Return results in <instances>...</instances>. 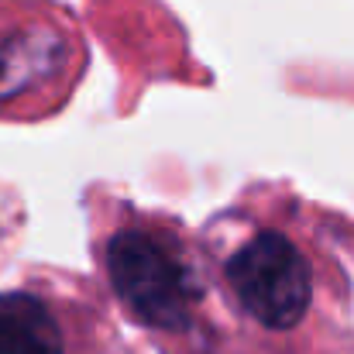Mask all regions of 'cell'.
I'll list each match as a JSON object with an SVG mask.
<instances>
[{
    "mask_svg": "<svg viewBox=\"0 0 354 354\" xmlns=\"http://www.w3.org/2000/svg\"><path fill=\"white\" fill-rule=\"evenodd\" d=\"M107 275L120 303L145 327L183 330L203 299V286L183 254L148 231H120L111 237Z\"/></svg>",
    "mask_w": 354,
    "mask_h": 354,
    "instance_id": "obj_1",
    "label": "cell"
},
{
    "mask_svg": "<svg viewBox=\"0 0 354 354\" xmlns=\"http://www.w3.org/2000/svg\"><path fill=\"white\" fill-rule=\"evenodd\" d=\"M227 282L248 317L268 330H292L313 303V272L303 251L279 231L254 234L227 258Z\"/></svg>",
    "mask_w": 354,
    "mask_h": 354,
    "instance_id": "obj_2",
    "label": "cell"
},
{
    "mask_svg": "<svg viewBox=\"0 0 354 354\" xmlns=\"http://www.w3.org/2000/svg\"><path fill=\"white\" fill-rule=\"evenodd\" d=\"M73 59V35L52 21H24L0 28V104L66 73Z\"/></svg>",
    "mask_w": 354,
    "mask_h": 354,
    "instance_id": "obj_3",
    "label": "cell"
},
{
    "mask_svg": "<svg viewBox=\"0 0 354 354\" xmlns=\"http://www.w3.org/2000/svg\"><path fill=\"white\" fill-rule=\"evenodd\" d=\"M0 354H66L52 310L31 292H0Z\"/></svg>",
    "mask_w": 354,
    "mask_h": 354,
    "instance_id": "obj_4",
    "label": "cell"
}]
</instances>
